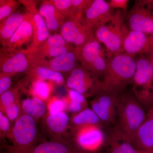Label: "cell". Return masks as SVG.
<instances>
[{
    "label": "cell",
    "mask_w": 153,
    "mask_h": 153,
    "mask_svg": "<svg viewBox=\"0 0 153 153\" xmlns=\"http://www.w3.org/2000/svg\"><path fill=\"white\" fill-rule=\"evenodd\" d=\"M136 68L134 57L125 53L112 55L108 62L102 80V91L121 95L132 83Z\"/></svg>",
    "instance_id": "1"
},
{
    "label": "cell",
    "mask_w": 153,
    "mask_h": 153,
    "mask_svg": "<svg viewBox=\"0 0 153 153\" xmlns=\"http://www.w3.org/2000/svg\"><path fill=\"white\" fill-rule=\"evenodd\" d=\"M126 13L117 10L105 25L94 31L96 39L112 55L124 53L123 43L130 30L125 24Z\"/></svg>",
    "instance_id": "2"
},
{
    "label": "cell",
    "mask_w": 153,
    "mask_h": 153,
    "mask_svg": "<svg viewBox=\"0 0 153 153\" xmlns=\"http://www.w3.org/2000/svg\"><path fill=\"white\" fill-rule=\"evenodd\" d=\"M118 127L131 142L146 118L141 105L133 94H122L118 97Z\"/></svg>",
    "instance_id": "3"
},
{
    "label": "cell",
    "mask_w": 153,
    "mask_h": 153,
    "mask_svg": "<svg viewBox=\"0 0 153 153\" xmlns=\"http://www.w3.org/2000/svg\"><path fill=\"white\" fill-rule=\"evenodd\" d=\"M36 120L22 113L14 123L8 137L12 145L7 146V153H31L37 144Z\"/></svg>",
    "instance_id": "4"
},
{
    "label": "cell",
    "mask_w": 153,
    "mask_h": 153,
    "mask_svg": "<svg viewBox=\"0 0 153 153\" xmlns=\"http://www.w3.org/2000/svg\"><path fill=\"white\" fill-rule=\"evenodd\" d=\"M136 68L132 81V91L140 104L153 103V68L149 57L143 55L136 60Z\"/></svg>",
    "instance_id": "5"
},
{
    "label": "cell",
    "mask_w": 153,
    "mask_h": 153,
    "mask_svg": "<svg viewBox=\"0 0 153 153\" xmlns=\"http://www.w3.org/2000/svg\"><path fill=\"white\" fill-rule=\"evenodd\" d=\"M74 52L83 68L95 75L104 73L110 53L102 48L101 43L95 37L82 47L75 48Z\"/></svg>",
    "instance_id": "6"
},
{
    "label": "cell",
    "mask_w": 153,
    "mask_h": 153,
    "mask_svg": "<svg viewBox=\"0 0 153 153\" xmlns=\"http://www.w3.org/2000/svg\"><path fill=\"white\" fill-rule=\"evenodd\" d=\"M74 144L79 153H98L106 145L100 125L84 126L71 129Z\"/></svg>",
    "instance_id": "7"
},
{
    "label": "cell",
    "mask_w": 153,
    "mask_h": 153,
    "mask_svg": "<svg viewBox=\"0 0 153 153\" xmlns=\"http://www.w3.org/2000/svg\"><path fill=\"white\" fill-rule=\"evenodd\" d=\"M65 84L67 88L86 97L98 95L102 91V80L82 66H77L69 73Z\"/></svg>",
    "instance_id": "8"
},
{
    "label": "cell",
    "mask_w": 153,
    "mask_h": 153,
    "mask_svg": "<svg viewBox=\"0 0 153 153\" xmlns=\"http://www.w3.org/2000/svg\"><path fill=\"white\" fill-rule=\"evenodd\" d=\"M130 30L153 35V0H137L126 14Z\"/></svg>",
    "instance_id": "9"
},
{
    "label": "cell",
    "mask_w": 153,
    "mask_h": 153,
    "mask_svg": "<svg viewBox=\"0 0 153 153\" xmlns=\"http://www.w3.org/2000/svg\"><path fill=\"white\" fill-rule=\"evenodd\" d=\"M60 33L68 44L75 48L82 47L95 37L94 31L83 18L67 19L60 28Z\"/></svg>",
    "instance_id": "10"
},
{
    "label": "cell",
    "mask_w": 153,
    "mask_h": 153,
    "mask_svg": "<svg viewBox=\"0 0 153 153\" xmlns=\"http://www.w3.org/2000/svg\"><path fill=\"white\" fill-rule=\"evenodd\" d=\"M75 50L68 44L60 33L51 34L49 38L37 49L26 52L30 60H50L66 52Z\"/></svg>",
    "instance_id": "11"
},
{
    "label": "cell",
    "mask_w": 153,
    "mask_h": 153,
    "mask_svg": "<svg viewBox=\"0 0 153 153\" xmlns=\"http://www.w3.org/2000/svg\"><path fill=\"white\" fill-rule=\"evenodd\" d=\"M30 66V58L24 50L2 47L0 50L1 73L13 76L28 71Z\"/></svg>",
    "instance_id": "12"
},
{
    "label": "cell",
    "mask_w": 153,
    "mask_h": 153,
    "mask_svg": "<svg viewBox=\"0 0 153 153\" xmlns=\"http://www.w3.org/2000/svg\"><path fill=\"white\" fill-rule=\"evenodd\" d=\"M124 53L134 58L137 55L153 54V35L130 30L123 43Z\"/></svg>",
    "instance_id": "13"
},
{
    "label": "cell",
    "mask_w": 153,
    "mask_h": 153,
    "mask_svg": "<svg viewBox=\"0 0 153 153\" xmlns=\"http://www.w3.org/2000/svg\"><path fill=\"white\" fill-rule=\"evenodd\" d=\"M23 5L32 17L34 30V40L32 44L26 50L30 52L37 49L43 42L46 41L51 35L48 30L44 19L39 13L37 9V1L34 0L19 1Z\"/></svg>",
    "instance_id": "14"
},
{
    "label": "cell",
    "mask_w": 153,
    "mask_h": 153,
    "mask_svg": "<svg viewBox=\"0 0 153 153\" xmlns=\"http://www.w3.org/2000/svg\"><path fill=\"white\" fill-rule=\"evenodd\" d=\"M118 97L102 91L91 102V109L101 122L108 123L114 121L117 117Z\"/></svg>",
    "instance_id": "15"
},
{
    "label": "cell",
    "mask_w": 153,
    "mask_h": 153,
    "mask_svg": "<svg viewBox=\"0 0 153 153\" xmlns=\"http://www.w3.org/2000/svg\"><path fill=\"white\" fill-rule=\"evenodd\" d=\"M108 2L104 0H93L85 12L83 19L91 29L95 31L103 26L112 18L111 12Z\"/></svg>",
    "instance_id": "16"
},
{
    "label": "cell",
    "mask_w": 153,
    "mask_h": 153,
    "mask_svg": "<svg viewBox=\"0 0 153 153\" xmlns=\"http://www.w3.org/2000/svg\"><path fill=\"white\" fill-rule=\"evenodd\" d=\"M25 18L8 42L7 48L18 50H25L33 43L34 38V30L32 17L30 13H25Z\"/></svg>",
    "instance_id": "17"
},
{
    "label": "cell",
    "mask_w": 153,
    "mask_h": 153,
    "mask_svg": "<svg viewBox=\"0 0 153 153\" xmlns=\"http://www.w3.org/2000/svg\"><path fill=\"white\" fill-rule=\"evenodd\" d=\"M30 65L46 67L60 73H71L78 66L79 62L74 50L50 60H30Z\"/></svg>",
    "instance_id": "18"
},
{
    "label": "cell",
    "mask_w": 153,
    "mask_h": 153,
    "mask_svg": "<svg viewBox=\"0 0 153 153\" xmlns=\"http://www.w3.org/2000/svg\"><path fill=\"white\" fill-rule=\"evenodd\" d=\"M133 144L139 151L148 152L153 149V103L149 107L146 118L138 130Z\"/></svg>",
    "instance_id": "19"
},
{
    "label": "cell",
    "mask_w": 153,
    "mask_h": 153,
    "mask_svg": "<svg viewBox=\"0 0 153 153\" xmlns=\"http://www.w3.org/2000/svg\"><path fill=\"white\" fill-rule=\"evenodd\" d=\"M106 145L108 153H142V151L134 146L117 126H115L110 133Z\"/></svg>",
    "instance_id": "20"
},
{
    "label": "cell",
    "mask_w": 153,
    "mask_h": 153,
    "mask_svg": "<svg viewBox=\"0 0 153 153\" xmlns=\"http://www.w3.org/2000/svg\"><path fill=\"white\" fill-rule=\"evenodd\" d=\"M48 132L53 136V140L62 139L61 137L70 127V119L66 112L50 114L47 113L43 118Z\"/></svg>",
    "instance_id": "21"
},
{
    "label": "cell",
    "mask_w": 153,
    "mask_h": 153,
    "mask_svg": "<svg viewBox=\"0 0 153 153\" xmlns=\"http://www.w3.org/2000/svg\"><path fill=\"white\" fill-rule=\"evenodd\" d=\"M38 11L44 19L50 34H55L60 32V28L66 19L56 10L49 0L43 1Z\"/></svg>",
    "instance_id": "22"
},
{
    "label": "cell",
    "mask_w": 153,
    "mask_h": 153,
    "mask_svg": "<svg viewBox=\"0 0 153 153\" xmlns=\"http://www.w3.org/2000/svg\"><path fill=\"white\" fill-rule=\"evenodd\" d=\"M31 153H79L71 141L52 140L37 144Z\"/></svg>",
    "instance_id": "23"
},
{
    "label": "cell",
    "mask_w": 153,
    "mask_h": 153,
    "mask_svg": "<svg viewBox=\"0 0 153 153\" xmlns=\"http://www.w3.org/2000/svg\"><path fill=\"white\" fill-rule=\"evenodd\" d=\"M25 13H16L0 22V42L2 47H5L11 37L22 24Z\"/></svg>",
    "instance_id": "24"
},
{
    "label": "cell",
    "mask_w": 153,
    "mask_h": 153,
    "mask_svg": "<svg viewBox=\"0 0 153 153\" xmlns=\"http://www.w3.org/2000/svg\"><path fill=\"white\" fill-rule=\"evenodd\" d=\"M27 73L29 79L50 81L55 85H63L66 82L62 73L46 67L30 65Z\"/></svg>",
    "instance_id": "25"
},
{
    "label": "cell",
    "mask_w": 153,
    "mask_h": 153,
    "mask_svg": "<svg viewBox=\"0 0 153 153\" xmlns=\"http://www.w3.org/2000/svg\"><path fill=\"white\" fill-rule=\"evenodd\" d=\"M22 113L31 117L35 120L43 118L47 113L46 103L39 99L27 98L21 102Z\"/></svg>",
    "instance_id": "26"
},
{
    "label": "cell",
    "mask_w": 153,
    "mask_h": 153,
    "mask_svg": "<svg viewBox=\"0 0 153 153\" xmlns=\"http://www.w3.org/2000/svg\"><path fill=\"white\" fill-rule=\"evenodd\" d=\"M30 84L28 93L32 97H36L47 102L51 97L55 85L53 82L38 79H30Z\"/></svg>",
    "instance_id": "27"
},
{
    "label": "cell",
    "mask_w": 153,
    "mask_h": 153,
    "mask_svg": "<svg viewBox=\"0 0 153 153\" xmlns=\"http://www.w3.org/2000/svg\"><path fill=\"white\" fill-rule=\"evenodd\" d=\"M101 121L91 108H87L80 112L71 115L70 119L71 129L90 125H100Z\"/></svg>",
    "instance_id": "28"
},
{
    "label": "cell",
    "mask_w": 153,
    "mask_h": 153,
    "mask_svg": "<svg viewBox=\"0 0 153 153\" xmlns=\"http://www.w3.org/2000/svg\"><path fill=\"white\" fill-rule=\"evenodd\" d=\"M18 102H21L19 97V87L10 89L0 95L1 111H2L11 105Z\"/></svg>",
    "instance_id": "29"
},
{
    "label": "cell",
    "mask_w": 153,
    "mask_h": 153,
    "mask_svg": "<svg viewBox=\"0 0 153 153\" xmlns=\"http://www.w3.org/2000/svg\"><path fill=\"white\" fill-rule=\"evenodd\" d=\"M21 4L15 0H0V22L16 13Z\"/></svg>",
    "instance_id": "30"
},
{
    "label": "cell",
    "mask_w": 153,
    "mask_h": 153,
    "mask_svg": "<svg viewBox=\"0 0 153 153\" xmlns=\"http://www.w3.org/2000/svg\"><path fill=\"white\" fill-rule=\"evenodd\" d=\"M47 113L50 114L66 112V101L65 97L60 98L52 96L46 102Z\"/></svg>",
    "instance_id": "31"
},
{
    "label": "cell",
    "mask_w": 153,
    "mask_h": 153,
    "mask_svg": "<svg viewBox=\"0 0 153 153\" xmlns=\"http://www.w3.org/2000/svg\"><path fill=\"white\" fill-rule=\"evenodd\" d=\"M93 0H71L72 12L69 19H80L83 18L88 8Z\"/></svg>",
    "instance_id": "32"
},
{
    "label": "cell",
    "mask_w": 153,
    "mask_h": 153,
    "mask_svg": "<svg viewBox=\"0 0 153 153\" xmlns=\"http://www.w3.org/2000/svg\"><path fill=\"white\" fill-rule=\"evenodd\" d=\"M60 13L66 18L69 19L72 12L71 0H49Z\"/></svg>",
    "instance_id": "33"
},
{
    "label": "cell",
    "mask_w": 153,
    "mask_h": 153,
    "mask_svg": "<svg viewBox=\"0 0 153 153\" xmlns=\"http://www.w3.org/2000/svg\"><path fill=\"white\" fill-rule=\"evenodd\" d=\"M1 111L8 118L11 123H15L22 114L21 102L11 105Z\"/></svg>",
    "instance_id": "34"
},
{
    "label": "cell",
    "mask_w": 153,
    "mask_h": 153,
    "mask_svg": "<svg viewBox=\"0 0 153 153\" xmlns=\"http://www.w3.org/2000/svg\"><path fill=\"white\" fill-rule=\"evenodd\" d=\"M11 122L8 118L0 111V134L1 138L8 137L12 130Z\"/></svg>",
    "instance_id": "35"
},
{
    "label": "cell",
    "mask_w": 153,
    "mask_h": 153,
    "mask_svg": "<svg viewBox=\"0 0 153 153\" xmlns=\"http://www.w3.org/2000/svg\"><path fill=\"white\" fill-rule=\"evenodd\" d=\"M66 90H67L66 96L69 100L82 104L85 106L88 107L86 97L85 96L75 91L67 88H66Z\"/></svg>",
    "instance_id": "36"
},
{
    "label": "cell",
    "mask_w": 153,
    "mask_h": 153,
    "mask_svg": "<svg viewBox=\"0 0 153 153\" xmlns=\"http://www.w3.org/2000/svg\"><path fill=\"white\" fill-rule=\"evenodd\" d=\"M12 76L0 73V95L10 90L12 84Z\"/></svg>",
    "instance_id": "37"
},
{
    "label": "cell",
    "mask_w": 153,
    "mask_h": 153,
    "mask_svg": "<svg viewBox=\"0 0 153 153\" xmlns=\"http://www.w3.org/2000/svg\"><path fill=\"white\" fill-rule=\"evenodd\" d=\"M65 98L66 105V111L71 113L72 114L80 112L82 110L88 108V107L69 100L66 96Z\"/></svg>",
    "instance_id": "38"
},
{
    "label": "cell",
    "mask_w": 153,
    "mask_h": 153,
    "mask_svg": "<svg viewBox=\"0 0 153 153\" xmlns=\"http://www.w3.org/2000/svg\"><path fill=\"white\" fill-rule=\"evenodd\" d=\"M128 2V0H111L108 2L110 7L111 9L121 10L126 13Z\"/></svg>",
    "instance_id": "39"
},
{
    "label": "cell",
    "mask_w": 153,
    "mask_h": 153,
    "mask_svg": "<svg viewBox=\"0 0 153 153\" xmlns=\"http://www.w3.org/2000/svg\"><path fill=\"white\" fill-rule=\"evenodd\" d=\"M149 59L150 60L151 63H152V65L153 68V54L150 55V56H149Z\"/></svg>",
    "instance_id": "40"
},
{
    "label": "cell",
    "mask_w": 153,
    "mask_h": 153,
    "mask_svg": "<svg viewBox=\"0 0 153 153\" xmlns=\"http://www.w3.org/2000/svg\"><path fill=\"white\" fill-rule=\"evenodd\" d=\"M147 152L148 153H153V149L149 151H148Z\"/></svg>",
    "instance_id": "41"
},
{
    "label": "cell",
    "mask_w": 153,
    "mask_h": 153,
    "mask_svg": "<svg viewBox=\"0 0 153 153\" xmlns=\"http://www.w3.org/2000/svg\"><path fill=\"white\" fill-rule=\"evenodd\" d=\"M142 153H148L147 152H143V151H142Z\"/></svg>",
    "instance_id": "42"
}]
</instances>
